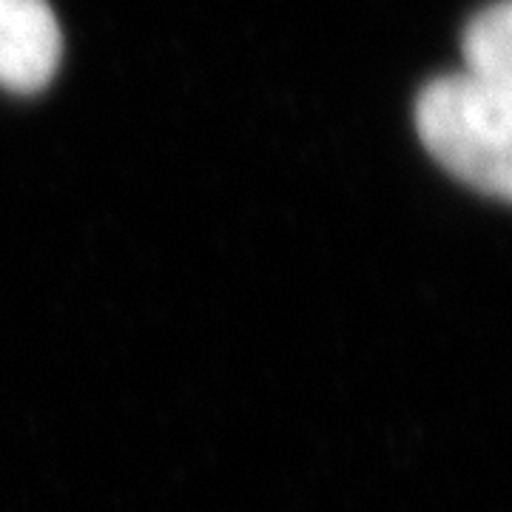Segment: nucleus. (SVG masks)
I'll return each instance as SVG.
<instances>
[{
	"label": "nucleus",
	"instance_id": "f257e3e1",
	"mask_svg": "<svg viewBox=\"0 0 512 512\" xmlns=\"http://www.w3.org/2000/svg\"><path fill=\"white\" fill-rule=\"evenodd\" d=\"M416 128L433 160L495 200L512 194V89L447 74L424 86Z\"/></svg>",
	"mask_w": 512,
	"mask_h": 512
},
{
	"label": "nucleus",
	"instance_id": "f03ea898",
	"mask_svg": "<svg viewBox=\"0 0 512 512\" xmlns=\"http://www.w3.org/2000/svg\"><path fill=\"white\" fill-rule=\"evenodd\" d=\"M63 37L49 0H0V86L35 94L55 77Z\"/></svg>",
	"mask_w": 512,
	"mask_h": 512
},
{
	"label": "nucleus",
	"instance_id": "7ed1b4c3",
	"mask_svg": "<svg viewBox=\"0 0 512 512\" xmlns=\"http://www.w3.org/2000/svg\"><path fill=\"white\" fill-rule=\"evenodd\" d=\"M461 52L467 72L478 83L495 89H512V6L510 0H498L481 9L467 23Z\"/></svg>",
	"mask_w": 512,
	"mask_h": 512
}]
</instances>
